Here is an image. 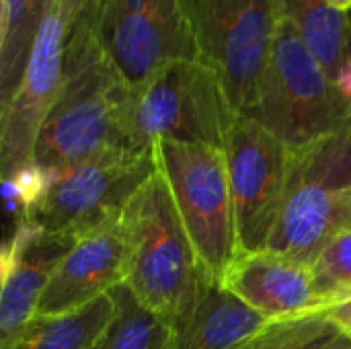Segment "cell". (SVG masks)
I'll return each mask as SVG.
<instances>
[{
	"label": "cell",
	"mask_w": 351,
	"mask_h": 349,
	"mask_svg": "<svg viewBox=\"0 0 351 349\" xmlns=\"http://www.w3.org/2000/svg\"><path fill=\"white\" fill-rule=\"evenodd\" d=\"M47 0H0V105L16 88Z\"/></svg>",
	"instance_id": "19"
},
{
	"label": "cell",
	"mask_w": 351,
	"mask_h": 349,
	"mask_svg": "<svg viewBox=\"0 0 351 349\" xmlns=\"http://www.w3.org/2000/svg\"><path fill=\"white\" fill-rule=\"evenodd\" d=\"M197 60L220 78L241 115L257 107L280 12L276 0H185Z\"/></svg>",
	"instance_id": "8"
},
{
	"label": "cell",
	"mask_w": 351,
	"mask_h": 349,
	"mask_svg": "<svg viewBox=\"0 0 351 349\" xmlns=\"http://www.w3.org/2000/svg\"><path fill=\"white\" fill-rule=\"evenodd\" d=\"M335 84L339 88V93L343 95V99L351 103V56L346 60V64L341 66L337 78H335Z\"/></svg>",
	"instance_id": "25"
},
{
	"label": "cell",
	"mask_w": 351,
	"mask_h": 349,
	"mask_svg": "<svg viewBox=\"0 0 351 349\" xmlns=\"http://www.w3.org/2000/svg\"><path fill=\"white\" fill-rule=\"evenodd\" d=\"M241 253L263 251L274 232L290 148L251 115H239L224 146Z\"/></svg>",
	"instance_id": "11"
},
{
	"label": "cell",
	"mask_w": 351,
	"mask_h": 349,
	"mask_svg": "<svg viewBox=\"0 0 351 349\" xmlns=\"http://www.w3.org/2000/svg\"><path fill=\"white\" fill-rule=\"evenodd\" d=\"M47 185L49 173L35 160L2 179L6 212L14 218V224L33 216L35 208L47 191Z\"/></svg>",
	"instance_id": "22"
},
{
	"label": "cell",
	"mask_w": 351,
	"mask_h": 349,
	"mask_svg": "<svg viewBox=\"0 0 351 349\" xmlns=\"http://www.w3.org/2000/svg\"><path fill=\"white\" fill-rule=\"evenodd\" d=\"M128 88L103 45L97 19L76 21L66 43L64 86L41 125L35 163L60 169L113 148H130L123 130Z\"/></svg>",
	"instance_id": "1"
},
{
	"label": "cell",
	"mask_w": 351,
	"mask_h": 349,
	"mask_svg": "<svg viewBox=\"0 0 351 349\" xmlns=\"http://www.w3.org/2000/svg\"><path fill=\"white\" fill-rule=\"evenodd\" d=\"M152 154L206 276L220 284L241 253L224 150L156 140Z\"/></svg>",
	"instance_id": "6"
},
{
	"label": "cell",
	"mask_w": 351,
	"mask_h": 349,
	"mask_svg": "<svg viewBox=\"0 0 351 349\" xmlns=\"http://www.w3.org/2000/svg\"><path fill=\"white\" fill-rule=\"evenodd\" d=\"M274 323L210 280L179 331V349H239Z\"/></svg>",
	"instance_id": "15"
},
{
	"label": "cell",
	"mask_w": 351,
	"mask_h": 349,
	"mask_svg": "<svg viewBox=\"0 0 351 349\" xmlns=\"http://www.w3.org/2000/svg\"><path fill=\"white\" fill-rule=\"evenodd\" d=\"M113 294L56 317L35 315L8 349H93L115 315Z\"/></svg>",
	"instance_id": "16"
},
{
	"label": "cell",
	"mask_w": 351,
	"mask_h": 349,
	"mask_svg": "<svg viewBox=\"0 0 351 349\" xmlns=\"http://www.w3.org/2000/svg\"><path fill=\"white\" fill-rule=\"evenodd\" d=\"M115 315L93 349H179V331L165 317L144 306L125 284L111 290Z\"/></svg>",
	"instance_id": "18"
},
{
	"label": "cell",
	"mask_w": 351,
	"mask_h": 349,
	"mask_svg": "<svg viewBox=\"0 0 351 349\" xmlns=\"http://www.w3.org/2000/svg\"><path fill=\"white\" fill-rule=\"evenodd\" d=\"M239 115L208 64L177 60L128 88L123 130L134 150H152L156 140L224 150Z\"/></svg>",
	"instance_id": "3"
},
{
	"label": "cell",
	"mask_w": 351,
	"mask_h": 349,
	"mask_svg": "<svg viewBox=\"0 0 351 349\" xmlns=\"http://www.w3.org/2000/svg\"><path fill=\"white\" fill-rule=\"evenodd\" d=\"M68 35V0H47L25 72L8 101L0 105L2 179L35 160L41 125L64 86Z\"/></svg>",
	"instance_id": "9"
},
{
	"label": "cell",
	"mask_w": 351,
	"mask_h": 349,
	"mask_svg": "<svg viewBox=\"0 0 351 349\" xmlns=\"http://www.w3.org/2000/svg\"><path fill=\"white\" fill-rule=\"evenodd\" d=\"M123 228L128 241L123 284L144 306L181 331L210 278L158 169L128 204Z\"/></svg>",
	"instance_id": "2"
},
{
	"label": "cell",
	"mask_w": 351,
	"mask_h": 349,
	"mask_svg": "<svg viewBox=\"0 0 351 349\" xmlns=\"http://www.w3.org/2000/svg\"><path fill=\"white\" fill-rule=\"evenodd\" d=\"M220 286L271 321H292L323 313L313 265L267 249L239 253Z\"/></svg>",
	"instance_id": "14"
},
{
	"label": "cell",
	"mask_w": 351,
	"mask_h": 349,
	"mask_svg": "<svg viewBox=\"0 0 351 349\" xmlns=\"http://www.w3.org/2000/svg\"><path fill=\"white\" fill-rule=\"evenodd\" d=\"M351 208V123L290 150L288 179L267 251L313 265L348 224Z\"/></svg>",
	"instance_id": "4"
},
{
	"label": "cell",
	"mask_w": 351,
	"mask_h": 349,
	"mask_svg": "<svg viewBox=\"0 0 351 349\" xmlns=\"http://www.w3.org/2000/svg\"><path fill=\"white\" fill-rule=\"evenodd\" d=\"M280 19H286L304 39L321 66L335 80L351 56L350 16L325 0H276Z\"/></svg>",
	"instance_id": "17"
},
{
	"label": "cell",
	"mask_w": 351,
	"mask_h": 349,
	"mask_svg": "<svg viewBox=\"0 0 351 349\" xmlns=\"http://www.w3.org/2000/svg\"><path fill=\"white\" fill-rule=\"evenodd\" d=\"M323 311L351 300V226L337 230L313 263Z\"/></svg>",
	"instance_id": "20"
},
{
	"label": "cell",
	"mask_w": 351,
	"mask_h": 349,
	"mask_svg": "<svg viewBox=\"0 0 351 349\" xmlns=\"http://www.w3.org/2000/svg\"><path fill=\"white\" fill-rule=\"evenodd\" d=\"M348 16H350V27H351V10H350V12H348Z\"/></svg>",
	"instance_id": "30"
},
{
	"label": "cell",
	"mask_w": 351,
	"mask_h": 349,
	"mask_svg": "<svg viewBox=\"0 0 351 349\" xmlns=\"http://www.w3.org/2000/svg\"><path fill=\"white\" fill-rule=\"evenodd\" d=\"M346 226H351V208H350V214H348V224Z\"/></svg>",
	"instance_id": "28"
},
{
	"label": "cell",
	"mask_w": 351,
	"mask_h": 349,
	"mask_svg": "<svg viewBox=\"0 0 351 349\" xmlns=\"http://www.w3.org/2000/svg\"><path fill=\"white\" fill-rule=\"evenodd\" d=\"M103 0H68L70 4V27L80 19H97Z\"/></svg>",
	"instance_id": "24"
},
{
	"label": "cell",
	"mask_w": 351,
	"mask_h": 349,
	"mask_svg": "<svg viewBox=\"0 0 351 349\" xmlns=\"http://www.w3.org/2000/svg\"><path fill=\"white\" fill-rule=\"evenodd\" d=\"M343 349H351V339L348 341V344H346V348H343Z\"/></svg>",
	"instance_id": "29"
},
{
	"label": "cell",
	"mask_w": 351,
	"mask_h": 349,
	"mask_svg": "<svg viewBox=\"0 0 351 349\" xmlns=\"http://www.w3.org/2000/svg\"><path fill=\"white\" fill-rule=\"evenodd\" d=\"M128 241L123 214L82 234L53 269L37 315L56 317L78 311L125 282Z\"/></svg>",
	"instance_id": "13"
},
{
	"label": "cell",
	"mask_w": 351,
	"mask_h": 349,
	"mask_svg": "<svg viewBox=\"0 0 351 349\" xmlns=\"http://www.w3.org/2000/svg\"><path fill=\"white\" fill-rule=\"evenodd\" d=\"M47 173V191L29 220L49 234L80 239L125 212L156 173V160L152 150L113 148Z\"/></svg>",
	"instance_id": "7"
},
{
	"label": "cell",
	"mask_w": 351,
	"mask_h": 349,
	"mask_svg": "<svg viewBox=\"0 0 351 349\" xmlns=\"http://www.w3.org/2000/svg\"><path fill=\"white\" fill-rule=\"evenodd\" d=\"M331 8H335V10H339V12H350L351 10V0H325Z\"/></svg>",
	"instance_id": "27"
},
{
	"label": "cell",
	"mask_w": 351,
	"mask_h": 349,
	"mask_svg": "<svg viewBox=\"0 0 351 349\" xmlns=\"http://www.w3.org/2000/svg\"><path fill=\"white\" fill-rule=\"evenodd\" d=\"M97 27L130 86L171 62L197 58L185 0H103Z\"/></svg>",
	"instance_id": "10"
},
{
	"label": "cell",
	"mask_w": 351,
	"mask_h": 349,
	"mask_svg": "<svg viewBox=\"0 0 351 349\" xmlns=\"http://www.w3.org/2000/svg\"><path fill=\"white\" fill-rule=\"evenodd\" d=\"M290 150L351 123V103L308 49L300 33L278 21L271 53L251 113Z\"/></svg>",
	"instance_id": "5"
},
{
	"label": "cell",
	"mask_w": 351,
	"mask_h": 349,
	"mask_svg": "<svg viewBox=\"0 0 351 349\" xmlns=\"http://www.w3.org/2000/svg\"><path fill=\"white\" fill-rule=\"evenodd\" d=\"M76 239L45 232L21 220L0 249V349H8L37 315L41 294Z\"/></svg>",
	"instance_id": "12"
},
{
	"label": "cell",
	"mask_w": 351,
	"mask_h": 349,
	"mask_svg": "<svg viewBox=\"0 0 351 349\" xmlns=\"http://www.w3.org/2000/svg\"><path fill=\"white\" fill-rule=\"evenodd\" d=\"M350 339L323 315L280 321L274 325L265 349H343Z\"/></svg>",
	"instance_id": "21"
},
{
	"label": "cell",
	"mask_w": 351,
	"mask_h": 349,
	"mask_svg": "<svg viewBox=\"0 0 351 349\" xmlns=\"http://www.w3.org/2000/svg\"><path fill=\"white\" fill-rule=\"evenodd\" d=\"M280 323V321H278ZM276 325V323H274ZM274 325L271 327H267L265 331H261L257 337H253V339H249L247 344H243L239 349H265V344H267V337H269V333H271V329H274Z\"/></svg>",
	"instance_id": "26"
},
{
	"label": "cell",
	"mask_w": 351,
	"mask_h": 349,
	"mask_svg": "<svg viewBox=\"0 0 351 349\" xmlns=\"http://www.w3.org/2000/svg\"><path fill=\"white\" fill-rule=\"evenodd\" d=\"M327 321H331L348 339H351V300L348 302H339V304H333L329 309H325L321 313Z\"/></svg>",
	"instance_id": "23"
}]
</instances>
